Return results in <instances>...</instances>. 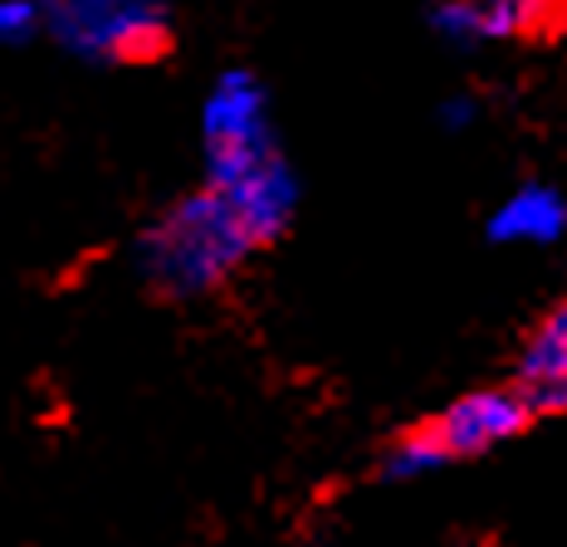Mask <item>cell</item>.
Here are the masks:
<instances>
[{
  "label": "cell",
  "mask_w": 567,
  "mask_h": 547,
  "mask_svg": "<svg viewBox=\"0 0 567 547\" xmlns=\"http://www.w3.org/2000/svg\"><path fill=\"white\" fill-rule=\"evenodd\" d=\"M255 235L235 216L216 186L176 200V206L142 235V274L167 299H200L220 289L245 259L255 255Z\"/></svg>",
  "instance_id": "6da1fadb"
},
{
  "label": "cell",
  "mask_w": 567,
  "mask_h": 547,
  "mask_svg": "<svg viewBox=\"0 0 567 547\" xmlns=\"http://www.w3.org/2000/svg\"><path fill=\"white\" fill-rule=\"evenodd\" d=\"M44 25L93 64H147L172 50L167 0H44Z\"/></svg>",
  "instance_id": "7a4b0ae2"
},
{
  "label": "cell",
  "mask_w": 567,
  "mask_h": 547,
  "mask_svg": "<svg viewBox=\"0 0 567 547\" xmlns=\"http://www.w3.org/2000/svg\"><path fill=\"white\" fill-rule=\"evenodd\" d=\"M200 137H206V182H230L245 166L265 162L275 147L269 137V103L250 74H226L210 89L200 109Z\"/></svg>",
  "instance_id": "3957f363"
},
{
  "label": "cell",
  "mask_w": 567,
  "mask_h": 547,
  "mask_svg": "<svg viewBox=\"0 0 567 547\" xmlns=\"http://www.w3.org/2000/svg\"><path fill=\"white\" fill-rule=\"evenodd\" d=\"M528 421H534V411L524 406L518 391H475V396H460L455 406H445L435 421H425L421 431L451 465V460L484 455V450L524 435Z\"/></svg>",
  "instance_id": "277c9868"
},
{
  "label": "cell",
  "mask_w": 567,
  "mask_h": 547,
  "mask_svg": "<svg viewBox=\"0 0 567 547\" xmlns=\"http://www.w3.org/2000/svg\"><path fill=\"white\" fill-rule=\"evenodd\" d=\"M563 20V0H441L431 25L451 44L480 40H528Z\"/></svg>",
  "instance_id": "5b68a950"
},
{
  "label": "cell",
  "mask_w": 567,
  "mask_h": 547,
  "mask_svg": "<svg viewBox=\"0 0 567 547\" xmlns=\"http://www.w3.org/2000/svg\"><path fill=\"white\" fill-rule=\"evenodd\" d=\"M210 186V182H206ZM216 192L235 206V216L245 220V230L255 235V245H275L293 220V206H299V182H293V166L269 152L265 162L245 166L230 182H216Z\"/></svg>",
  "instance_id": "8992f818"
},
{
  "label": "cell",
  "mask_w": 567,
  "mask_h": 547,
  "mask_svg": "<svg viewBox=\"0 0 567 547\" xmlns=\"http://www.w3.org/2000/svg\"><path fill=\"white\" fill-rule=\"evenodd\" d=\"M514 391L534 415H567V303L534 328Z\"/></svg>",
  "instance_id": "52a82bcc"
},
{
  "label": "cell",
  "mask_w": 567,
  "mask_h": 547,
  "mask_svg": "<svg viewBox=\"0 0 567 547\" xmlns=\"http://www.w3.org/2000/svg\"><path fill=\"white\" fill-rule=\"evenodd\" d=\"M567 230V200L553 186H518L489 216V240L499 245H553Z\"/></svg>",
  "instance_id": "ba28073f"
},
{
  "label": "cell",
  "mask_w": 567,
  "mask_h": 547,
  "mask_svg": "<svg viewBox=\"0 0 567 547\" xmlns=\"http://www.w3.org/2000/svg\"><path fill=\"white\" fill-rule=\"evenodd\" d=\"M441 465H445V455L431 445V440H425V431L416 425V431L401 435V445L386 455L382 474H386V479H421V474H431V469H441Z\"/></svg>",
  "instance_id": "9c48e42d"
},
{
  "label": "cell",
  "mask_w": 567,
  "mask_h": 547,
  "mask_svg": "<svg viewBox=\"0 0 567 547\" xmlns=\"http://www.w3.org/2000/svg\"><path fill=\"white\" fill-rule=\"evenodd\" d=\"M44 25V0H0V44H25Z\"/></svg>",
  "instance_id": "30bf717a"
},
{
  "label": "cell",
  "mask_w": 567,
  "mask_h": 547,
  "mask_svg": "<svg viewBox=\"0 0 567 547\" xmlns=\"http://www.w3.org/2000/svg\"><path fill=\"white\" fill-rule=\"evenodd\" d=\"M441 117H445V127H465L470 117H475V103H470V99H451L441 109Z\"/></svg>",
  "instance_id": "8fae6325"
}]
</instances>
